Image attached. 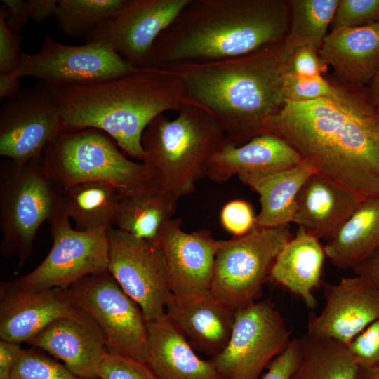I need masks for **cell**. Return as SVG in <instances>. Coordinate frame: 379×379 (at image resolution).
<instances>
[{"label": "cell", "instance_id": "obj_1", "mask_svg": "<svg viewBox=\"0 0 379 379\" xmlns=\"http://www.w3.org/2000/svg\"><path fill=\"white\" fill-rule=\"evenodd\" d=\"M267 132L286 141L317 173L362 200L379 197V110L367 87L287 102L267 124Z\"/></svg>", "mask_w": 379, "mask_h": 379}, {"label": "cell", "instance_id": "obj_2", "mask_svg": "<svg viewBox=\"0 0 379 379\" xmlns=\"http://www.w3.org/2000/svg\"><path fill=\"white\" fill-rule=\"evenodd\" d=\"M289 18L284 0H190L156 40L148 68L224 60L278 44Z\"/></svg>", "mask_w": 379, "mask_h": 379}, {"label": "cell", "instance_id": "obj_3", "mask_svg": "<svg viewBox=\"0 0 379 379\" xmlns=\"http://www.w3.org/2000/svg\"><path fill=\"white\" fill-rule=\"evenodd\" d=\"M281 43L237 58L164 69L178 77L185 101L207 111L226 142L239 146L267 133L286 103Z\"/></svg>", "mask_w": 379, "mask_h": 379}, {"label": "cell", "instance_id": "obj_4", "mask_svg": "<svg viewBox=\"0 0 379 379\" xmlns=\"http://www.w3.org/2000/svg\"><path fill=\"white\" fill-rule=\"evenodd\" d=\"M48 87L64 129L102 131L126 154L140 161L145 157L142 136L149 124L166 111H178L185 103L178 77L164 69H139L94 84Z\"/></svg>", "mask_w": 379, "mask_h": 379}, {"label": "cell", "instance_id": "obj_5", "mask_svg": "<svg viewBox=\"0 0 379 379\" xmlns=\"http://www.w3.org/2000/svg\"><path fill=\"white\" fill-rule=\"evenodd\" d=\"M174 119L156 117L142 136V163L157 187L178 199L190 195L205 176L207 162L225 142L215 119L205 109L185 101Z\"/></svg>", "mask_w": 379, "mask_h": 379}, {"label": "cell", "instance_id": "obj_6", "mask_svg": "<svg viewBox=\"0 0 379 379\" xmlns=\"http://www.w3.org/2000/svg\"><path fill=\"white\" fill-rule=\"evenodd\" d=\"M62 213L61 187L43 156L25 162L6 159L0 164V252L18 257L22 265L31 256L40 226Z\"/></svg>", "mask_w": 379, "mask_h": 379}, {"label": "cell", "instance_id": "obj_7", "mask_svg": "<svg viewBox=\"0 0 379 379\" xmlns=\"http://www.w3.org/2000/svg\"><path fill=\"white\" fill-rule=\"evenodd\" d=\"M118 147L98 129H64L46 147L42 156L60 187L97 181L127 194L156 186L145 165L127 159Z\"/></svg>", "mask_w": 379, "mask_h": 379}, {"label": "cell", "instance_id": "obj_8", "mask_svg": "<svg viewBox=\"0 0 379 379\" xmlns=\"http://www.w3.org/2000/svg\"><path fill=\"white\" fill-rule=\"evenodd\" d=\"M292 238L286 225L255 226L244 235L220 240L210 291L236 310L256 302L276 258Z\"/></svg>", "mask_w": 379, "mask_h": 379}, {"label": "cell", "instance_id": "obj_9", "mask_svg": "<svg viewBox=\"0 0 379 379\" xmlns=\"http://www.w3.org/2000/svg\"><path fill=\"white\" fill-rule=\"evenodd\" d=\"M67 291L72 303L98 326L107 352L146 364L147 321L108 270L86 276Z\"/></svg>", "mask_w": 379, "mask_h": 379}, {"label": "cell", "instance_id": "obj_10", "mask_svg": "<svg viewBox=\"0 0 379 379\" xmlns=\"http://www.w3.org/2000/svg\"><path fill=\"white\" fill-rule=\"evenodd\" d=\"M291 333L272 302L256 301L236 310L226 347L210 360L222 379H259L263 369L286 349Z\"/></svg>", "mask_w": 379, "mask_h": 379}, {"label": "cell", "instance_id": "obj_11", "mask_svg": "<svg viewBox=\"0 0 379 379\" xmlns=\"http://www.w3.org/2000/svg\"><path fill=\"white\" fill-rule=\"evenodd\" d=\"M138 69L105 43L68 46L45 35L37 53L20 51L18 68L11 74L18 79L36 77L49 87H61L94 84Z\"/></svg>", "mask_w": 379, "mask_h": 379}, {"label": "cell", "instance_id": "obj_12", "mask_svg": "<svg viewBox=\"0 0 379 379\" xmlns=\"http://www.w3.org/2000/svg\"><path fill=\"white\" fill-rule=\"evenodd\" d=\"M50 224V251L34 270L9 281L13 286L30 291L68 288L86 276L108 270L107 231L76 230L63 213Z\"/></svg>", "mask_w": 379, "mask_h": 379}, {"label": "cell", "instance_id": "obj_13", "mask_svg": "<svg viewBox=\"0 0 379 379\" xmlns=\"http://www.w3.org/2000/svg\"><path fill=\"white\" fill-rule=\"evenodd\" d=\"M107 236L109 272L140 306L147 321L164 316L172 291L157 245L114 227Z\"/></svg>", "mask_w": 379, "mask_h": 379}, {"label": "cell", "instance_id": "obj_14", "mask_svg": "<svg viewBox=\"0 0 379 379\" xmlns=\"http://www.w3.org/2000/svg\"><path fill=\"white\" fill-rule=\"evenodd\" d=\"M190 1L126 0L86 41L105 43L133 67L148 69L156 40Z\"/></svg>", "mask_w": 379, "mask_h": 379}, {"label": "cell", "instance_id": "obj_15", "mask_svg": "<svg viewBox=\"0 0 379 379\" xmlns=\"http://www.w3.org/2000/svg\"><path fill=\"white\" fill-rule=\"evenodd\" d=\"M64 126L48 87L44 83L23 91L0 110V154L25 162L43 152Z\"/></svg>", "mask_w": 379, "mask_h": 379}, {"label": "cell", "instance_id": "obj_16", "mask_svg": "<svg viewBox=\"0 0 379 379\" xmlns=\"http://www.w3.org/2000/svg\"><path fill=\"white\" fill-rule=\"evenodd\" d=\"M323 287L325 306L319 315L310 313L307 334L348 345L379 317V291L357 275Z\"/></svg>", "mask_w": 379, "mask_h": 379}, {"label": "cell", "instance_id": "obj_17", "mask_svg": "<svg viewBox=\"0 0 379 379\" xmlns=\"http://www.w3.org/2000/svg\"><path fill=\"white\" fill-rule=\"evenodd\" d=\"M154 243L163 255L172 293L210 289L220 240L208 230L187 232L182 221L173 218L164 225Z\"/></svg>", "mask_w": 379, "mask_h": 379}, {"label": "cell", "instance_id": "obj_18", "mask_svg": "<svg viewBox=\"0 0 379 379\" xmlns=\"http://www.w3.org/2000/svg\"><path fill=\"white\" fill-rule=\"evenodd\" d=\"M93 319L72 302L67 288L25 291L10 281L0 284V338L27 343L57 319Z\"/></svg>", "mask_w": 379, "mask_h": 379}, {"label": "cell", "instance_id": "obj_19", "mask_svg": "<svg viewBox=\"0 0 379 379\" xmlns=\"http://www.w3.org/2000/svg\"><path fill=\"white\" fill-rule=\"evenodd\" d=\"M165 314L195 350L213 357L229 341L236 310L208 289L172 293Z\"/></svg>", "mask_w": 379, "mask_h": 379}, {"label": "cell", "instance_id": "obj_20", "mask_svg": "<svg viewBox=\"0 0 379 379\" xmlns=\"http://www.w3.org/2000/svg\"><path fill=\"white\" fill-rule=\"evenodd\" d=\"M27 343L49 353L75 374L87 379H98L100 366L107 353L102 335L93 319L60 318Z\"/></svg>", "mask_w": 379, "mask_h": 379}, {"label": "cell", "instance_id": "obj_21", "mask_svg": "<svg viewBox=\"0 0 379 379\" xmlns=\"http://www.w3.org/2000/svg\"><path fill=\"white\" fill-rule=\"evenodd\" d=\"M302 160L286 141L267 132L239 146L225 140L210 157L205 176L222 183L234 175L291 168Z\"/></svg>", "mask_w": 379, "mask_h": 379}, {"label": "cell", "instance_id": "obj_22", "mask_svg": "<svg viewBox=\"0 0 379 379\" xmlns=\"http://www.w3.org/2000/svg\"><path fill=\"white\" fill-rule=\"evenodd\" d=\"M361 201L343 187L314 173L298 194L293 222L318 239L328 241Z\"/></svg>", "mask_w": 379, "mask_h": 379}, {"label": "cell", "instance_id": "obj_23", "mask_svg": "<svg viewBox=\"0 0 379 379\" xmlns=\"http://www.w3.org/2000/svg\"><path fill=\"white\" fill-rule=\"evenodd\" d=\"M319 55L350 86H368L379 68V22L330 32Z\"/></svg>", "mask_w": 379, "mask_h": 379}, {"label": "cell", "instance_id": "obj_24", "mask_svg": "<svg viewBox=\"0 0 379 379\" xmlns=\"http://www.w3.org/2000/svg\"><path fill=\"white\" fill-rule=\"evenodd\" d=\"M147 326L146 364L159 379H222L211 361L196 354L166 314Z\"/></svg>", "mask_w": 379, "mask_h": 379}, {"label": "cell", "instance_id": "obj_25", "mask_svg": "<svg viewBox=\"0 0 379 379\" xmlns=\"http://www.w3.org/2000/svg\"><path fill=\"white\" fill-rule=\"evenodd\" d=\"M314 173L312 166L302 159L291 168L239 175L243 184L259 194L260 211L255 218V225L276 227L293 222L298 194Z\"/></svg>", "mask_w": 379, "mask_h": 379}, {"label": "cell", "instance_id": "obj_26", "mask_svg": "<svg viewBox=\"0 0 379 379\" xmlns=\"http://www.w3.org/2000/svg\"><path fill=\"white\" fill-rule=\"evenodd\" d=\"M325 257L319 239L299 227L276 258L269 277L301 298L308 308L314 309L317 300L312 292L321 283Z\"/></svg>", "mask_w": 379, "mask_h": 379}, {"label": "cell", "instance_id": "obj_27", "mask_svg": "<svg viewBox=\"0 0 379 379\" xmlns=\"http://www.w3.org/2000/svg\"><path fill=\"white\" fill-rule=\"evenodd\" d=\"M379 247V197L364 199L324 246L336 267L352 269Z\"/></svg>", "mask_w": 379, "mask_h": 379}, {"label": "cell", "instance_id": "obj_28", "mask_svg": "<svg viewBox=\"0 0 379 379\" xmlns=\"http://www.w3.org/2000/svg\"><path fill=\"white\" fill-rule=\"evenodd\" d=\"M178 200L157 186L121 194L113 227L137 239L155 242L164 225L173 218Z\"/></svg>", "mask_w": 379, "mask_h": 379}, {"label": "cell", "instance_id": "obj_29", "mask_svg": "<svg viewBox=\"0 0 379 379\" xmlns=\"http://www.w3.org/2000/svg\"><path fill=\"white\" fill-rule=\"evenodd\" d=\"M121 193L112 185L97 181L79 182L61 187L62 213L80 231L113 227Z\"/></svg>", "mask_w": 379, "mask_h": 379}, {"label": "cell", "instance_id": "obj_30", "mask_svg": "<svg viewBox=\"0 0 379 379\" xmlns=\"http://www.w3.org/2000/svg\"><path fill=\"white\" fill-rule=\"evenodd\" d=\"M338 2L339 0L288 1V29L281 46L284 64L300 47L312 46L320 48Z\"/></svg>", "mask_w": 379, "mask_h": 379}, {"label": "cell", "instance_id": "obj_31", "mask_svg": "<svg viewBox=\"0 0 379 379\" xmlns=\"http://www.w3.org/2000/svg\"><path fill=\"white\" fill-rule=\"evenodd\" d=\"M300 340L301 357L291 379H357L359 367L347 345L307 334Z\"/></svg>", "mask_w": 379, "mask_h": 379}, {"label": "cell", "instance_id": "obj_32", "mask_svg": "<svg viewBox=\"0 0 379 379\" xmlns=\"http://www.w3.org/2000/svg\"><path fill=\"white\" fill-rule=\"evenodd\" d=\"M126 0H58L57 26L69 37L86 36L119 10Z\"/></svg>", "mask_w": 379, "mask_h": 379}, {"label": "cell", "instance_id": "obj_33", "mask_svg": "<svg viewBox=\"0 0 379 379\" xmlns=\"http://www.w3.org/2000/svg\"><path fill=\"white\" fill-rule=\"evenodd\" d=\"M11 379H87L72 372L63 363L32 347L22 349ZM99 379V378H98Z\"/></svg>", "mask_w": 379, "mask_h": 379}, {"label": "cell", "instance_id": "obj_34", "mask_svg": "<svg viewBox=\"0 0 379 379\" xmlns=\"http://www.w3.org/2000/svg\"><path fill=\"white\" fill-rule=\"evenodd\" d=\"M343 87L332 84L322 76L284 74L283 93L287 102H304L324 98H335Z\"/></svg>", "mask_w": 379, "mask_h": 379}, {"label": "cell", "instance_id": "obj_35", "mask_svg": "<svg viewBox=\"0 0 379 379\" xmlns=\"http://www.w3.org/2000/svg\"><path fill=\"white\" fill-rule=\"evenodd\" d=\"M379 22V0H339L331 31Z\"/></svg>", "mask_w": 379, "mask_h": 379}, {"label": "cell", "instance_id": "obj_36", "mask_svg": "<svg viewBox=\"0 0 379 379\" xmlns=\"http://www.w3.org/2000/svg\"><path fill=\"white\" fill-rule=\"evenodd\" d=\"M99 379H159L145 363L107 352L100 366Z\"/></svg>", "mask_w": 379, "mask_h": 379}, {"label": "cell", "instance_id": "obj_37", "mask_svg": "<svg viewBox=\"0 0 379 379\" xmlns=\"http://www.w3.org/2000/svg\"><path fill=\"white\" fill-rule=\"evenodd\" d=\"M348 348L359 368L379 365V317L350 343Z\"/></svg>", "mask_w": 379, "mask_h": 379}, {"label": "cell", "instance_id": "obj_38", "mask_svg": "<svg viewBox=\"0 0 379 379\" xmlns=\"http://www.w3.org/2000/svg\"><path fill=\"white\" fill-rule=\"evenodd\" d=\"M255 218L251 206L246 201L235 199L227 202L220 212V222L233 237L242 236L255 227Z\"/></svg>", "mask_w": 379, "mask_h": 379}, {"label": "cell", "instance_id": "obj_39", "mask_svg": "<svg viewBox=\"0 0 379 379\" xmlns=\"http://www.w3.org/2000/svg\"><path fill=\"white\" fill-rule=\"evenodd\" d=\"M327 64L319 55V50L312 46L298 48L284 64V74L305 76H322Z\"/></svg>", "mask_w": 379, "mask_h": 379}, {"label": "cell", "instance_id": "obj_40", "mask_svg": "<svg viewBox=\"0 0 379 379\" xmlns=\"http://www.w3.org/2000/svg\"><path fill=\"white\" fill-rule=\"evenodd\" d=\"M21 36L14 34L6 22V10L0 6V74H12L19 66Z\"/></svg>", "mask_w": 379, "mask_h": 379}, {"label": "cell", "instance_id": "obj_41", "mask_svg": "<svg viewBox=\"0 0 379 379\" xmlns=\"http://www.w3.org/2000/svg\"><path fill=\"white\" fill-rule=\"evenodd\" d=\"M301 357L300 338L290 341L286 349L267 366L262 379H291Z\"/></svg>", "mask_w": 379, "mask_h": 379}, {"label": "cell", "instance_id": "obj_42", "mask_svg": "<svg viewBox=\"0 0 379 379\" xmlns=\"http://www.w3.org/2000/svg\"><path fill=\"white\" fill-rule=\"evenodd\" d=\"M6 10V22L10 30L20 35L21 30L32 20V11L29 1L1 0Z\"/></svg>", "mask_w": 379, "mask_h": 379}, {"label": "cell", "instance_id": "obj_43", "mask_svg": "<svg viewBox=\"0 0 379 379\" xmlns=\"http://www.w3.org/2000/svg\"><path fill=\"white\" fill-rule=\"evenodd\" d=\"M22 350L20 343L0 340V379H11Z\"/></svg>", "mask_w": 379, "mask_h": 379}, {"label": "cell", "instance_id": "obj_44", "mask_svg": "<svg viewBox=\"0 0 379 379\" xmlns=\"http://www.w3.org/2000/svg\"><path fill=\"white\" fill-rule=\"evenodd\" d=\"M352 270L379 291V247Z\"/></svg>", "mask_w": 379, "mask_h": 379}, {"label": "cell", "instance_id": "obj_45", "mask_svg": "<svg viewBox=\"0 0 379 379\" xmlns=\"http://www.w3.org/2000/svg\"><path fill=\"white\" fill-rule=\"evenodd\" d=\"M32 20L37 22H42L50 17H55L58 1L55 0H29Z\"/></svg>", "mask_w": 379, "mask_h": 379}, {"label": "cell", "instance_id": "obj_46", "mask_svg": "<svg viewBox=\"0 0 379 379\" xmlns=\"http://www.w3.org/2000/svg\"><path fill=\"white\" fill-rule=\"evenodd\" d=\"M20 79L11 74H0V98L13 99L20 93Z\"/></svg>", "mask_w": 379, "mask_h": 379}, {"label": "cell", "instance_id": "obj_47", "mask_svg": "<svg viewBox=\"0 0 379 379\" xmlns=\"http://www.w3.org/2000/svg\"><path fill=\"white\" fill-rule=\"evenodd\" d=\"M371 99L379 110V68L367 86Z\"/></svg>", "mask_w": 379, "mask_h": 379}, {"label": "cell", "instance_id": "obj_48", "mask_svg": "<svg viewBox=\"0 0 379 379\" xmlns=\"http://www.w3.org/2000/svg\"><path fill=\"white\" fill-rule=\"evenodd\" d=\"M357 379H379V365L371 368H359Z\"/></svg>", "mask_w": 379, "mask_h": 379}]
</instances>
